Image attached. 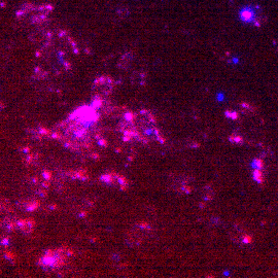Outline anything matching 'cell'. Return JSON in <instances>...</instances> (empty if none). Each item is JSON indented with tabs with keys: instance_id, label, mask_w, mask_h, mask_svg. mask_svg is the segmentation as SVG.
Instances as JSON below:
<instances>
[{
	"instance_id": "17",
	"label": "cell",
	"mask_w": 278,
	"mask_h": 278,
	"mask_svg": "<svg viewBox=\"0 0 278 278\" xmlns=\"http://www.w3.org/2000/svg\"><path fill=\"white\" fill-rule=\"evenodd\" d=\"M2 245H7V243H8V239L7 238H3L2 239Z\"/></svg>"
},
{
	"instance_id": "3",
	"label": "cell",
	"mask_w": 278,
	"mask_h": 278,
	"mask_svg": "<svg viewBox=\"0 0 278 278\" xmlns=\"http://www.w3.org/2000/svg\"><path fill=\"white\" fill-rule=\"evenodd\" d=\"M38 207H39V202L36 201H29L27 202V203L25 204V208L28 210V211H34L35 209H37Z\"/></svg>"
},
{
	"instance_id": "9",
	"label": "cell",
	"mask_w": 278,
	"mask_h": 278,
	"mask_svg": "<svg viewBox=\"0 0 278 278\" xmlns=\"http://www.w3.org/2000/svg\"><path fill=\"white\" fill-rule=\"evenodd\" d=\"M42 177H43V179H46V180H51V178H52V173H51L49 170L42 171Z\"/></svg>"
},
{
	"instance_id": "12",
	"label": "cell",
	"mask_w": 278,
	"mask_h": 278,
	"mask_svg": "<svg viewBox=\"0 0 278 278\" xmlns=\"http://www.w3.org/2000/svg\"><path fill=\"white\" fill-rule=\"evenodd\" d=\"M97 142H98V144L101 145V146H103V147H106V146H107V141H106L105 139H103V138L98 139Z\"/></svg>"
},
{
	"instance_id": "16",
	"label": "cell",
	"mask_w": 278,
	"mask_h": 278,
	"mask_svg": "<svg viewBox=\"0 0 278 278\" xmlns=\"http://www.w3.org/2000/svg\"><path fill=\"white\" fill-rule=\"evenodd\" d=\"M22 152H25V154H30V149H29V147H23Z\"/></svg>"
},
{
	"instance_id": "5",
	"label": "cell",
	"mask_w": 278,
	"mask_h": 278,
	"mask_svg": "<svg viewBox=\"0 0 278 278\" xmlns=\"http://www.w3.org/2000/svg\"><path fill=\"white\" fill-rule=\"evenodd\" d=\"M251 166L254 168V169H263L264 168V161L263 159H260V158H256V159H253V161L251 162Z\"/></svg>"
},
{
	"instance_id": "15",
	"label": "cell",
	"mask_w": 278,
	"mask_h": 278,
	"mask_svg": "<svg viewBox=\"0 0 278 278\" xmlns=\"http://www.w3.org/2000/svg\"><path fill=\"white\" fill-rule=\"evenodd\" d=\"M91 158L94 160H99V156H98V154H96V152H92L91 154Z\"/></svg>"
},
{
	"instance_id": "8",
	"label": "cell",
	"mask_w": 278,
	"mask_h": 278,
	"mask_svg": "<svg viewBox=\"0 0 278 278\" xmlns=\"http://www.w3.org/2000/svg\"><path fill=\"white\" fill-rule=\"evenodd\" d=\"M134 119H135V116H134V113L131 112V111H127V112H125L124 119H126V121H128V122H133Z\"/></svg>"
},
{
	"instance_id": "11",
	"label": "cell",
	"mask_w": 278,
	"mask_h": 278,
	"mask_svg": "<svg viewBox=\"0 0 278 278\" xmlns=\"http://www.w3.org/2000/svg\"><path fill=\"white\" fill-rule=\"evenodd\" d=\"M4 256L6 258L7 260H9L10 262H14V260H15V256L12 254V253H9V251H6L5 253V254H4Z\"/></svg>"
},
{
	"instance_id": "14",
	"label": "cell",
	"mask_w": 278,
	"mask_h": 278,
	"mask_svg": "<svg viewBox=\"0 0 278 278\" xmlns=\"http://www.w3.org/2000/svg\"><path fill=\"white\" fill-rule=\"evenodd\" d=\"M241 107L244 108V109H249V110H253V108H251V106L248 104V103L244 102V103H241Z\"/></svg>"
},
{
	"instance_id": "18",
	"label": "cell",
	"mask_w": 278,
	"mask_h": 278,
	"mask_svg": "<svg viewBox=\"0 0 278 278\" xmlns=\"http://www.w3.org/2000/svg\"><path fill=\"white\" fill-rule=\"evenodd\" d=\"M79 216L80 217H85V212H82V213H79Z\"/></svg>"
},
{
	"instance_id": "1",
	"label": "cell",
	"mask_w": 278,
	"mask_h": 278,
	"mask_svg": "<svg viewBox=\"0 0 278 278\" xmlns=\"http://www.w3.org/2000/svg\"><path fill=\"white\" fill-rule=\"evenodd\" d=\"M34 226H35V222L32 219H26L24 226H23V228L21 229V230H22L23 233H26V234L31 233L33 228H34Z\"/></svg>"
},
{
	"instance_id": "10",
	"label": "cell",
	"mask_w": 278,
	"mask_h": 278,
	"mask_svg": "<svg viewBox=\"0 0 278 278\" xmlns=\"http://www.w3.org/2000/svg\"><path fill=\"white\" fill-rule=\"evenodd\" d=\"M242 242L245 244L251 243L253 242V238H251V236H249V235H244L242 237Z\"/></svg>"
},
{
	"instance_id": "7",
	"label": "cell",
	"mask_w": 278,
	"mask_h": 278,
	"mask_svg": "<svg viewBox=\"0 0 278 278\" xmlns=\"http://www.w3.org/2000/svg\"><path fill=\"white\" fill-rule=\"evenodd\" d=\"M79 171V179L82 181H87L88 179H89V175H88L87 171L84 170V169H80V170H77Z\"/></svg>"
},
{
	"instance_id": "4",
	"label": "cell",
	"mask_w": 278,
	"mask_h": 278,
	"mask_svg": "<svg viewBox=\"0 0 278 278\" xmlns=\"http://www.w3.org/2000/svg\"><path fill=\"white\" fill-rule=\"evenodd\" d=\"M229 141L232 142V143L242 144L244 142V139L242 136H240V135L233 134V135H231V136H229Z\"/></svg>"
},
{
	"instance_id": "6",
	"label": "cell",
	"mask_w": 278,
	"mask_h": 278,
	"mask_svg": "<svg viewBox=\"0 0 278 278\" xmlns=\"http://www.w3.org/2000/svg\"><path fill=\"white\" fill-rule=\"evenodd\" d=\"M225 116L231 119H237L239 118V113L235 110H227L225 112Z\"/></svg>"
},
{
	"instance_id": "2",
	"label": "cell",
	"mask_w": 278,
	"mask_h": 278,
	"mask_svg": "<svg viewBox=\"0 0 278 278\" xmlns=\"http://www.w3.org/2000/svg\"><path fill=\"white\" fill-rule=\"evenodd\" d=\"M253 179L258 183H263L264 181V174L261 169H254L253 171Z\"/></svg>"
},
{
	"instance_id": "13",
	"label": "cell",
	"mask_w": 278,
	"mask_h": 278,
	"mask_svg": "<svg viewBox=\"0 0 278 278\" xmlns=\"http://www.w3.org/2000/svg\"><path fill=\"white\" fill-rule=\"evenodd\" d=\"M181 191L184 192V193H186V194H189V193H191V191H192V189L189 188V186H186V184H183V188H181Z\"/></svg>"
}]
</instances>
